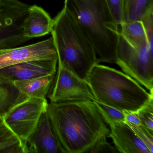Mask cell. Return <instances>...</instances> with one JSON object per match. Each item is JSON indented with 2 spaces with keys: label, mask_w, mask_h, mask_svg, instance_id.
<instances>
[{
  "label": "cell",
  "mask_w": 153,
  "mask_h": 153,
  "mask_svg": "<svg viewBox=\"0 0 153 153\" xmlns=\"http://www.w3.org/2000/svg\"><path fill=\"white\" fill-rule=\"evenodd\" d=\"M63 8L94 49L99 62L115 63L119 25L106 0H65Z\"/></svg>",
  "instance_id": "2"
},
{
  "label": "cell",
  "mask_w": 153,
  "mask_h": 153,
  "mask_svg": "<svg viewBox=\"0 0 153 153\" xmlns=\"http://www.w3.org/2000/svg\"><path fill=\"white\" fill-rule=\"evenodd\" d=\"M48 103L47 99L28 98L12 107L2 117L24 144L34 130L42 114L46 111Z\"/></svg>",
  "instance_id": "6"
},
{
  "label": "cell",
  "mask_w": 153,
  "mask_h": 153,
  "mask_svg": "<svg viewBox=\"0 0 153 153\" xmlns=\"http://www.w3.org/2000/svg\"><path fill=\"white\" fill-rule=\"evenodd\" d=\"M28 13L21 25L24 36L30 39L51 33L53 19L43 9L34 5L28 8Z\"/></svg>",
  "instance_id": "12"
},
{
  "label": "cell",
  "mask_w": 153,
  "mask_h": 153,
  "mask_svg": "<svg viewBox=\"0 0 153 153\" xmlns=\"http://www.w3.org/2000/svg\"><path fill=\"white\" fill-rule=\"evenodd\" d=\"M153 7V0H123L124 21L141 20L145 13Z\"/></svg>",
  "instance_id": "17"
},
{
  "label": "cell",
  "mask_w": 153,
  "mask_h": 153,
  "mask_svg": "<svg viewBox=\"0 0 153 153\" xmlns=\"http://www.w3.org/2000/svg\"><path fill=\"white\" fill-rule=\"evenodd\" d=\"M119 35L133 47H141L148 44L141 20L121 23L119 25Z\"/></svg>",
  "instance_id": "15"
},
{
  "label": "cell",
  "mask_w": 153,
  "mask_h": 153,
  "mask_svg": "<svg viewBox=\"0 0 153 153\" xmlns=\"http://www.w3.org/2000/svg\"><path fill=\"white\" fill-rule=\"evenodd\" d=\"M111 137L119 153H150L132 129L124 122L109 125Z\"/></svg>",
  "instance_id": "11"
},
{
  "label": "cell",
  "mask_w": 153,
  "mask_h": 153,
  "mask_svg": "<svg viewBox=\"0 0 153 153\" xmlns=\"http://www.w3.org/2000/svg\"><path fill=\"white\" fill-rule=\"evenodd\" d=\"M58 59L27 61L0 69V76L11 82L55 75Z\"/></svg>",
  "instance_id": "10"
},
{
  "label": "cell",
  "mask_w": 153,
  "mask_h": 153,
  "mask_svg": "<svg viewBox=\"0 0 153 153\" xmlns=\"http://www.w3.org/2000/svg\"><path fill=\"white\" fill-rule=\"evenodd\" d=\"M55 75L19 80L13 83L18 89L28 98L47 99Z\"/></svg>",
  "instance_id": "13"
},
{
  "label": "cell",
  "mask_w": 153,
  "mask_h": 153,
  "mask_svg": "<svg viewBox=\"0 0 153 153\" xmlns=\"http://www.w3.org/2000/svg\"><path fill=\"white\" fill-rule=\"evenodd\" d=\"M124 115V122L127 124L132 125H140V120L138 115L137 111H123Z\"/></svg>",
  "instance_id": "24"
},
{
  "label": "cell",
  "mask_w": 153,
  "mask_h": 153,
  "mask_svg": "<svg viewBox=\"0 0 153 153\" xmlns=\"http://www.w3.org/2000/svg\"><path fill=\"white\" fill-rule=\"evenodd\" d=\"M28 97L20 92L14 83L0 76V116Z\"/></svg>",
  "instance_id": "14"
},
{
  "label": "cell",
  "mask_w": 153,
  "mask_h": 153,
  "mask_svg": "<svg viewBox=\"0 0 153 153\" xmlns=\"http://www.w3.org/2000/svg\"><path fill=\"white\" fill-rule=\"evenodd\" d=\"M153 7L149 10L141 19L149 49L153 52Z\"/></svg>",
  "instance_id": "21"
},
{
  "label": "cell",
  "mask_w": 153,
  "mask_h": 153,
  "mask_svg": "<svg viewBox=\"0 0 153 153\" xmlns=\"http://www.w3.org/2000/svg\"><path fill=\"white\" fill-rule=\"evenodd\" d=\"M58 59L52 37L26 46L0 49V69L27 61Z\"/></svg>",
  "instance_id": "8"
},
{
  "label": "cell",
  "mask_w": 153,
  "mask_h": 153,
  "mask_svg": "<svg viewBox=\"0 0 153 153\" xmlns=\"http://www.w3.org/2000/svg\"><path fill=\"white\" fill-rule=\"evenodd\" d=\"M24 145L25 153H65L46 111L42 114L34 130Z\"/></svg>",
  "instance_id": "9"
},
{
  "label": "cell",
  "mask_w": 153,
  "mask_h": 153,
  "mask_svg": "<svg viewBox=\"0 0 153 153\" xmlns=\"http://www.w3.org/2000/svg\"><path fill=\"white\" fill-rule=\"evenodd\" d=\"M46 112L65 153H83L110 130L91 100L48 103Z\"/></svg>",
  "instance_id": "1"
},
{
  "label": "cell",
  "mask_w": 153,
  "mask_h": 153,
  "mask_svg": "<svg viewBox=\"0 0 153 153\" xmlns=\"http://www.w3.org/2000/svg\"><path fill=\"white\" fill-rule=\"evenodd\" d=\"M115 64L125 74L153 93V52L148 44L134 47L119 36Z\"/></svg>",
  "instance_id": "5"
},
{
  "label": "cell",
  "mask_w": 153,
  "mask_h": 153,
  "mask_svg": "<svg viewBox=\"0 0 153 153\" xmlns=\"http://www.w3.org/2000/svg\"><path fill=\"white\" fill-rule=\"evenodd\" d=\"M57 71L47 97L50 102L91 100L95 99L85 80L68 67L58 63Z\"/></svg>",
  "instance_id": "7"
},
{
  "label": "cell",
  "mask_w": 153,
  "mask_h": 153,
  "mask_svg": "<svg viewBox=\"0 0 153 153\" xmlns=\"http://www.w3.org/2000/svg\"><path fill=\"white\" fill-rule=\"evenodd\" d=\"M87 82L95 101L122 111H137L153 100V93L147 92L134 79L99 63L89 72Z\"/></svg>",
  "instance_id": "3"
},
{
  "label": "cell",
  "mask_w": 153,
  "mask_h": 153,
  "mask_svg": "<svg viewBox=\"0 0 153 153\" xmlns=\"http://www.w3.org/2000/svg\"><path fill=\"white\" fill-rule=\"evenodd\" d=\"M106 138H102L97 141L87 153H119L115 147L109 143Z\"/></svg>",
  "instance_id": "23"
},
{
  "label": "cell",
  "mask_w": 153,
  "mask_h": 153,
  "mask_svg": "<svg viewBox=\"0 0 153 153\" xmlns=\"http://www.w3.org/2000/svg\"><path fill=\"white\" fill-rule=\"evenodd\" d=\"M0 153H25L22 141L0 116Z\"/></svg>",
  "instance_id": "16"
},
{
  "label": "cell",
  "mask_w": 153,
  "mask_h": 153,
  "mask_svg": "<svg viewBox=\"0 0 153 153\" xmlns=\"http://www.w3.org/2000/svg\"><path fill=\"white\" fill-rule=\"evenodd\" d=\"M51 33L58 63L68 67L87 81L93 67L100 62L94 47L64 8L53 19Z\"/></svg>",
  "instance_id": "4"
},
{
  "label": "cell",
  "mask_w": 153,
  "mask_h": 153,
  "mask_svg": "<svg viewBox=\"0 0 153 153\" xmlns=\"http://www.w3.org/2000/svg\"><path fill=\"white\" fill-rule=\"evenodd\" d=\"M128 124L144 143V145L147 147L150 153H153V130L149 129L141 125Z\"/></svg>",
  "instance_id": "19"
},
{
  "label": "cell",
  "mask_w": 153,
  "mask_h": 153,
  "mask_svg": "<svg viewBox=\"0 0 153 153\" xmlns=\"http://www.w3.org/2000/svg\"><path fill=\"white\" fill-rule=\"evenodd\" d=\"M140 124L153 130V100L137 111Z\"/></svg>",
  "instance_id": "20"
},
{
  "label": "cell",
  "mask_w": 153,
  "mask_h": 153,
  "mask_svg": "<svg viewBox=\"0 0 153 153\" xmlns=\"http://www.w3.org/2000/svg\"><path fill=\"white\" fill-rule=\"evenodd\" d=\"M94 102L106 124L124 122V115L122 111L95 100Z\"/></svg>",
  "instance_id": "18"
},
{
  "label": "cell",
  "mask_w": 153,
  "mask_h": 153,
  "mask_svg": "<svg viewBox=\"0 0 153 153\" xmlns=\"http://www.w3.org/2000/svg\"><path fill=\"white\" fill-rule=\"evenodd\" d=\"M116 23L120 25L124 22L123 0H106Z\"/></svg>",
  "instance_id": "22"
}]
</instances>
